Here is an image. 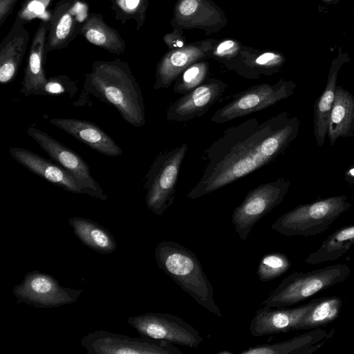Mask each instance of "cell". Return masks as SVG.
Listing matches in <instances>:
<instances>
[{
  "instance_id": "ffe728a7",
  "label": "cell",
  "mask_w": 354,
  "mask_h": 354,
  "mask_svg": "<svg viewBox=\"0 0 354 354\" xmlns=\"http://www.w3.org/2000/svg\"><path fill=\"white\" fill-rule=\"evenodd\" d=\"M29 33L24 24L15 19L0 44V82L8 84L18 74L29 41Z\"/></svg>"
},
{
  "instance_id": "44dd1931",
  "label": "cell",
  "mask_w": 354,
  "mask_h": 354,
  "mask_svg": "<svg viewBox=\"0 0 354 354\" xmlns=\"http://www.w3.org/2000/svg\"><path fill=\"white\" fill-rule=\"evenodd\" d=\"M327 136L330 146L339 138L354 136V95L341 86H337Z\"/></svg>"
},
{
  "instance_id": "5b68a950",
  "label": "cell",
  "mask_w": 354,
  "mask_h": 354,
  "mask_svg": "<svg viewBox=\"0 0 354 354\" xmlns=\"http://www.w3.org/2000/svg\"><path fill=\"white\" fill-rule=\"evenodd\" d=\"M351 272L345 264L330 265L307 272H294L282 280L261 305L270 308L292 306L344 281Z\"/></svg>"
},
{
  "instance_id": "e575fe53",
  "label": "cell",
  "mask_w": 354,
  "mask_h": 354,
  "mask_svg": "<svg viewBox=\"0 0 354 354\" xmlns=\"http://www.w3.org/2000/svg\"><path fill=\"white\" fill-rule=\"evenodd\" d=\"M344 178L348 183L354 185V166L346 170L344 174Z\"/></svg>"
},
{
  "instance_id": "52a82bcc",
  "label": "cell",
  "mask_w": 354,
  "mask_h": 354,
  "mask_svg": "<svg viewBox=\"0 0 354 354\" xmlns=\"http://www.w3.org/2000/svg\"><path fill=\"white\" fill-rule=\"evenodd\" d=\"M290 180L279 178L250 190L233 211L232 223L242 241H245L254 225L279 205L288 192Z\"/></svg>"
},
{
  "instance_id": "1f68e13d",
  "label": "cell",
  "mask_w": 354,
  "mask_h": 354,
  "mask_svg": "<svg viewBox=\"0 0 354 354\" xmlns=\"http://www.w3.org/2000/svg\"><path fill=\"white\" fill-rule=\"evenodd\" d=\"M51 1L52 0H24L16 19L24 24L34 19L48 20L45 15Z\"/></svg>"
},
{
  "instance_id": "3957f363",
  "label": "cell",
  "mask_w": 354,
  "mask_h": 354,
  "mask_svg": "<svg viewBox=\"0 0 354 354\" xmlns=\"http://www.w3.org/2000/svg\"><path fill=\"white\" fill-rule=\"evenodd\" d=\"M154 257L158 267L184 292L207 310L224 319L214 301L213 286L195 253L178 243L163 241L156 246Z\"/></svg>"
},
{
  "instance_id": "9a60e30c",
  "label": "cell",
  "mask_w": 354,
  "mask_h": 354,
  "mask_svg": "<svg viewBox=\"0 0 354 354\" xmlns=\"http://www.w3.org/2000/svg\"><path fill=\"white\" fill-rule=\"evenodd\" d=\"M9 151L20 165L49 183L72 193L87 194L84 185L57 162L21 147H12Z\"/></svg>"
},
{
  "instance_id": "4dcf8cb0",
  "label": "cell",
  "mask_w": 354,
  "mask_h": 354,
  "mask_svg": "<svg viewBox=\"0 0 354 354\" xmlns=\"http://www.w3.org/2000/svg\"><path fill=\"white\" fill-rule=\"evenodd\" d=\"M77 91L76 82L65 75H60L47 79L41 95L55 96L68 94L69 97H73Z\"/></svg>"
},
{
  "instance_id": "e0dca14e",
  "label": "cell",
  "mask_w": 354,
  "mask_h": 354,
  "mask_svg": "<svg viewBox=\"0 0 354 354\" xmlns=\"http://www.w3.org/2000/svg\"><path fill=\"white\" fill-rule=\"evenodd\" d=\"M48 27L49 20H41L30 47L19 91L26 97L31 95H41L43 87L48 79L44 66L48 53L46 42Z\"/></svg>"
},
{
  "instance_id": "83f0119b",
  "label": "cell",
  "mask_w": 354,
  "mask_h": 354,
  "mask_svg": "<svg viewBox=\"0 0 354 354\" xmlns=\"http://www.w3.org/2000/svg\"><path fill=\"white\" fill-rule=\"evenodd\" d=\"M148 0H112L111 9L115 18L122 24L133 20L139 30L145 22Z\"/></svg>"
},
{
  "instance_id": "7402d4cb",
  "label": "cell",
  "mask_w": 354,
  "mask_h": 354,
  "mask_svg": "<svg viewBox=\"0 0 354 354\" xmlns=\"http://www.w3.org/2000/svg\"><path fill=\"white\" fill-rule=\"evenodd\" d=\"M325 330L315 329L288 340L274 344H258L242 351L241 354H310L326 339Z\"/></svg>"
},
{
  "instance_id": "d6986e66",
  "label": "cell",
  "mask_w": 354,
  "mask_h": 354,
  "mask_svg": "<svg viewBox=\"0 0 354 354\" xmlns=\"http://www.w3.org/2000/svg\"><path fill=\"white\" fill-rule=\"evenodd\" d=\"M49 122L103 155L115 157L122 154V149L112 138L91 122L54 118Z\"/></svg>"
},
{
  "instance_id": "9c48e42d",
  "label": "cell",
  "mask_w": 354,
  "mask_h": 354,
  "mask_svg": "<svg viewBox=\"0 0 354 354\" xmlns=\"http://www.w3.org/2000/svg\"><path fill=\"white\" fill-rule=\"evenodd\" d=\"M88 354H183L172 343L145 336L131 337L103 330L88 333L80 339Z\"/></svg>"
},
{
  "instance_id": "7c38bea8",
  "label": "cell",
  "mask_w": 354,
  "mask_h": 354,
  "mask_svg": "<svg viewBox=\"0 0 354 354\" xmlns=\"http://www.w3.org/2000/svg\"><path fill=\"white\" fill-rule=\"evenodd\" d=\"M88 11L87 0H59L50 14L47 52L68 46L80 35Z\"/></svg>"
},
{
  "instance_id": "2e32d148",
  "label": "cell",
  "mask_w": 354,
  "mask_h": 354,
  "mask_svg": "<svg viewBox=\"0 0 354 354\" xmlns=\"http://www.w3.org/2000/svg\"><path fill=\"white\" fill-rule=\"evenodd\" d=\"M313 304V299L295 308L263 306L255 312L250 322V333L253 337H261L295 330L297 325Z\"/></svg>"
},
{
  "instance_id": "d6a6232c",
  "label": "cell",
  "mask_w": 354,
  "mask_h": 354,
  "mask_svg": "<svg viewBox=\"0 0 354 354\" xmlns=\"http://www.w3.org/2000/svg\"><path fill=\"white\" fill-rule=\"evenodd\" d=\"M238 50L239 46L235 41L226 39L214 48L213 55L219 58H230L236 55Z\"/></svg>"
},
{
  "instance_id": "4fadbf2b",
  "label": "cell",
  "mask_w": 354,
  "mask_h": 354,
  "mask_svg": "<svg viewBox=\"0 0 354 354\" xmlns=\"http://www.w3.org/2000/svg\"><path fill=\"white\" fill-rule=\"evenodd\" d=\"M27 133L52 160L70 171L84 185L88 195L102 201L107 199L99 183L91 176L88 165L77 153L46 132L34 127H30Z\"/></svg>"
},
{
  "instance_id": "603a6c76",
  "label": "cell",
  "mask_w": 354,
  "mask_h": 354,
  "mask_svg": "<svg viewBox=\"0 0 354 354\" xmlns=\"http://www.w3.org/2000/svg\"><path fill=\"white\" fill-rule=\"evenodd\" d=\"M75 236L86 246L103 254L114 252L117 242L104 226L89 218L75 216L68 221Z\"/></svg>"
},
{
  "instance_id": "836d02e7",
  "label": "cell",
  "mask_w": 354,
  "mask_h": 354,
  "mask_svg": "<svg viewBox=\"0 0 354 354\" xmlns=\"http://www.w3.org/2000/svg\"><path fill=\"white\" fill-rule=\"evenodd\" d=\"M17 1L18 0H0V26L12 12Z\"/></svg>"
},
{
  "instance_id": "f546056e",
  "label": "cell",
  "mask_w": 354,
  "mask_h": 354,
  "mask_svg": "<svg viewBox=\"0 0 354 354\" xmlns=\"http://www.w3.org/2000/svg\"><path fill=\"white\" fill-rule=\"evenodd\" d=\"M209 72L207 62H195L186 68L176 79L174 91L185 94L205 82Z\"/></svg>"
},
{
  "instance_id": "f1b7e54d",
  "label": "cell",
  "mask_w": 354,
  "mask_h": 354,
  "mask_svg": "<svg viewBox=\"0 0 354 354\" xmlns=\"http://www.w3.org/2000/svg\"><path fill=\"white\" fill-rule=\"evenodd\" d=\"M290 266L291 262L285 254L270 252L259 261L257 274L261 281L268 282L283 274Z\"/></svg>"
},
{
  "instance_id": "7a4b0ae2",
  "label": "cell",
  "mask_w": 354,
  "mask_h": 354,
  "mask_svg": "<svg viewBox=\"0 0 354 354\" xmlns=\"http://www.w3.org/2000/svg\"><path fill=\"white\" fill-rule=\"evenodd\" d=\"M84 77L82 93L74 105H84L87 96L92 95L113 106L129 124L140 127L145 124L142 91L127 62L120 59L95 61Z\"/></svg>"
},
{
  "instance_id": "30bf717a",
  "label": "cell",
  "mask_w": 354,
  "mask_h": 354,
  "mask_svg": "<svg viewBox=\"0 0 354 354\" xmlns=\"http://www.w3.org/2000/svg\"><path fill=\"white\" fill-rule=\"evenodd\" d=\"M82 292V289L62 286L53 276L39 270L27 272L21 282L12 288L18 302L40 308L72 304Z\"/></svg>"
},
{
  "instance_id": "cb8c5ba5",
  "label": "cell",
  "mask_w": 354,
  "mask_h": 354,
  "mask_svg": "<svg viewBox=\"0 0 354 354\" xmlns=\"http://www.w3.org/2000/svg\"><path fill=\"white\" fill-rule=\"evenodd\" d=\"M80 35L91 44L113 54H122L126 48L125 41L118 31L108 25L101 14L90 13Z\"/></svg>"
},
{
  "instance_id": "484cf974",
  "label": "cell",
  "mask_w": 354,
  "mask_h": 354,
  "mask_svg": "<svg viewBox=\"0 0 354 354\" xmlns=\"http://www.w3.org/2000/svg\"><path fill=\"white\" fill-rule=\"evenodd\" d=\"M337 69L336 66L330 70L325 88L314 105L313 132L319 147L323 146L327 136L329 116L337 88Z\"/></svg>"
},
{
  "instance_id": "5bb4252c",
  "label": "cell",
  "mask_w": 354,
  "mask_h": 354,
  "mask_svg": "<svg viewBox=\"0 0 354 354\" xmlns=\"http://www.w3.org/2000/svg\"><path fill=\"white\" fill-rule=\"evenodd\" d=\"M227 84L217 79L207 80L183 94L167 108L168 120L186 122L204 115L222 96Z\"/></svg>"
},
{
  "instance_id": "ac0fdd59",
  "label": "cell",
  "mask_w": 354,
  "mask_h": 354,
  "mask_svg": "<svg viewBox=\"0 0 354 354\" xmlns=\"http://www.w3.org/2000/svg\"><path fill=\"white\" fill-rule=\"evenodd\" d=\"M207 44H192L167 53L157 64L153 89L169 88L189 66L209 55Z\"/></svg>"
},
{
  "instance_id": "277c9868",
  "label": "cell",
  "mask_w": 354,
  "mask_h": 354,
  "mask_svg": "<svg viewBox=\"0 0 354 354\" xmlns=\"http://www.w3.org/2000/svg\"><path fill=\"white\" fill-rule=\"evenodd\" d=\"M352 205L345 195L335 196L300 205L281 215L271 226L288 236H311L319 234Z\"/></svg>"
},
{
  "instance_id": "6da1fadb",
  "label": "cell",
  "mask_w": 354,
  "mask_h": 354,
  "mask_svg": "<svg viewBox=\"0 0 354 354\" xmlns=\"http://www.w3.org/2000/svg\"><path fill=\"white\" fill-rule=\"evenodd\" d=\"M299 127V118L286 111L228 127L203 151L207 164L187 197L201 198L270 164L297 137Z\"/></svg>"
},
{
  "instance_id": "8992f818",
  "label": "cell",
  "mask_w": 354,
  "mask_h": 354,
  "mask_svg": "<svg viewBox=\"0 0 354 354\" xmlns=\"http://www.w3.org/2000/svg\"><path fill=\"white\" fill-rule=\"evenodd\" d=\"M187 151L185 142L160 152L144 178L147 207L157 216H162L174 202L180 167Z\"/></svg>"
},
{
  "instance_id": "4316f807",
  "label": "cell",
  "mask_w": 354,
  "mask_h": 354,
  "mask_svg": "<svg viewBox=\"0 0 354 354\" xmlns=\"http://www.w3.org/2000/svg\"><path fill=\"white\" fill-rule=\"evenodd\" d=\"M342 305V299L337 296L313 299L312 306L301 319L295 330L316 328L335 321L339 316Z\"/></svg>"
},
{
  "instance_id": "d4e9b609",
  "label": "cell",
  "mask_w": 354,
  "mask_h": 354,
  "mask_svg": "<svg viewBox=\"0 0 354 354\" xmlns=\"http://www.w3.org/2000/svg\"><path fill=\"white\" fill-rule=\"evenodd\" d=\"M353 245L354 225L344 226L330 234L304 261L310 265L335 261L347 252Z\"/></svg>"
},
{
  "instance_id": "ba28073f",
  "label": "cell",
  "mask_w": 354,
  "mask_h": 354,
  "mask_svg": "<svg viewBox=\"0 0 354 354\" xmlns=\"http://www.w3.org/2000/svg\"><path fill=\"white\" fill-rule=\"evenodd\" d=\"M295 88L296 84L292 81L283 80L272 84L253 86L234 95L232 100L216 110L211 121L222 124L267 109L290 97Z\"/></svg>"
},
{
  "instance_id": "d590c367",
  "label": "cell",
  "mask_w": 354,
  "mask_h": 354,
  "mask_svg": "<svg viewBox=\"0 0 354 354\" xmlns=\"http://www.w3.org/2000/svg\"><path fill=\"white\" fill-rule=\"evenodd\" d=\"M218 354H233L232 352L230 351H221L217 353Z\"/></svg>"
},
{
  "instance_id": "8fae6325",
  "label": "cell",
  "mask_w": 354,
  "mask_h": 354,
  "mask_svg": "<svg viewBox=\"0 0 354 354\" xmlns=\"http://www.w3.org/2000/svg\"><path fill=\"white\" fill-rule=\"evenodd\" d=\"M127 323L140 336L196 348L203 337L191 324L169 313H147L131 316Z\"/></svg>"
}]
</instances>
